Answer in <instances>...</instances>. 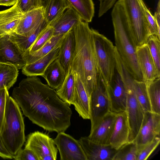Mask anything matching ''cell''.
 I'll list each match as a JSON object with an SVG mask.
<instances>
[{"label":"cell","instance_id":"20","mask_svg":"<svg viewBox=\"0 0 160 160\" xmlns=\"http://www.w3.org/2000/svg\"><path fill=\"white\" fill-rule=\"evenodd\" d=\"M78 14L71 7L49 24L53 29V36L64 34L81 20Z\"/></svg>","mask_w":160,"mask_h":160},{"label":"cell","instance_id":"25","mask_svg":"<svg viewBox=\"0 0 160 160\" xmlns=\"http://www.w3.org/2000/svg\"><path fill=\"white\" fill-rule=\"evenodd\" d=\"M49 25L44 18L27 36L15 32L9 33L8 35L10 39L17 44L24 53L29 49L41 32Z\"/></svg>","mask_w":160,"mask_h":160},{"label":"cell","instance_id":"40","mask_svg":"<svg viewBox=\"0 0 160 160\" xmlns=\"http://www.w3.org/2000/svg\"><path fill=\"white\" fill-rule=\"evenodd\" d=\"M14 159L16 160H38L31 150L26 148L21 149Z\"/></svg>","mask_w":160,"mask_h":160},{"label":"cell","instance_id":"8","mask_svg":"<svg viewBox=\"0 0 160 160\" xmlns=\"http://www.w3.org/2000/svg\"><path fill=\"white\" fill-rule=\"evenodd\" d=\"M89 99L92 129L110 111L107 85L100 73L97 86L90 95Z\"/></svg>","mask_w":160,"mask_h":160},{"label":"cell","instance_id":"41","mask_svg":"<svg viewBox=\"0 0 160 160\" xmlns=\"http://www.w3.org/2000/svg\"><path fill=\"white\" fill-rule=\"evenodd\" d=\"M117 0H99L100 4L98 17H101L111 8Z\"/></svg>","mask_w":160,"mask_h":160},{"label":"cell","instance_id":"33","mask_svg":"<svg viewBox=\"0 0 160 160\" xmlns=\"http://www.w3.org/2000/svg\"><path fill=\"white\" fill-rule=\"evenodd\" d=\"M135 95L144 112L151 111L146 83L143 81L134 79Z\"/></svg>","mask_w":160,"mask_h":160},{"label":"cell","instance_id":"7","mask_svg":"<svg viewBox=\"0 0 160 160\" xmlns=\"http://www.w3.org/2000/svg\"><path fill=\"white\" fill-rule=\"evenodd\" d=\"M123 6L130 29V37L137 47L147 43L150 35L143 0H120Z\"/></svg>","mask_w":160,"mask_h":160},{"label":"cell","instance_id":"10","mask_svg":"<svg viewBox=\"0 0 160 160\" xmlns=\"http://www.w3.org/2000/svg\"><path fill=\"white\" fill-rule=\"evenodd\" d=\"M53 140L59 150L61 160H87L78 140L70 135L59 132Z\"/></svg>","mask_w":160,"mask_h":160},{"label":"cell","instance_id":"15","mask_svg":"<svg viewBox=\"0 0 160 160\" xmlns=\"http://www.w3.org/2000/svg\"><path fill=\"white\" fill-rule=\"evenodd\" d=\"M116 114V113L109 112L94 127L91 129L88 138L99 144L110 145V139L114 126Z\"/></svg>","mask_w":160,"mask_h":160},{"label":"cell","instance_id":"5","mask_svg":"<svg viewBox=\"0 0 160 160\" xmlns=\"http://www.w3.org/2000/svg\"><path fill=\"white\" fill-rule=\"evenodd\" d=\"M116 69L120 74L126 89V112L130 129L128 142H133L139 130L145 112L135 95L134 79L119 57L116 59Z\"/></svg>","mask_w":160,"mask_h":160},{"label":"cell","instance_id":"3","mask_svg":"<svg viewBox=\"0 0 160 160\" xmlns=\"http://www.w3.org/2000/svg\"><path fill=\"white\" fill-rule=\"evenodd\" d=\"M116 48L130 75L136 80L143 81L138 64L136 48L130 36V29L122 3L118 0L111 13Z\"/></svg>","mask_w":160,"mask_h":160},{"label":"cell","instance_id":"42","mask_svg":"<svg viewBox=\"0 0 160 160\" xmlns=\"http://www.w3.org/2000/svg\"><path fill=\"white\" fill-rule=\"evenodd\" d=\"M0 157L4 159H12L13 158L5 147L0 136Z\"/></svg>","mask_w":160,"mask_h":160},{"label":"cell","instance_id":"14","mask_svg":"<svg viewBox=\"0 0 160 160\" xmlns=\"http://www.w3.org/2000/svg\"><path fill=\"white\" fill-rule=\"evenodd\" d=\"M78 140L87 160H112L117 150L110 145H102L93 142L88 137H81Z\"/></svg>","mask_w":160,"mask_h":160},{"label":"cell","instance_id":"11","mask_svg":"<svg viewBox=\"0 0 160 160\" xmlns=\"http://www.w3.org/2000/svg\"><path fill=\"white\" fill-rule=\"evenodd\" d=\"M106 85L110 111L117 113L126 111V89L121 77L116 69L112 79Z\"/></svg>","mask_w":160,"mask_h":160},{"label":"cell","instance_id":"28","mask_svg":"<svg viewBox=\"0 0 160 160\" xmlns=\"http://www.w3.org/2000/svg\"><path fill=\"white\" fill-rule=\"evenodd\" d=\"M75 88L74 75L70 70L66 74L63 83L56 92L60 98L70 106L73 100Z\"/></svg>","mask_w":160,"mask_h":160},{"label":"cell","instance_id":"19","mask_svg":"<svg viewBox=\"0 0 160 160\" xmlns=\"http://www.w3.org/2000/svg\"><path fill=\"white\" fill-rule=\"evenodd\" d=\"M17 3L8 9L0 11V34L14 32L24 16Z\"/></svg>","mask_w":160,"mask_h":160},{"label":"cell","instance_id":"39","mask_svg":"<svg viewBox=\"0 0 160 160\" xmlns=\"http://www.w3.org/2000/svg\"><path fill=\"white\" fill-rule=\"evenodd\" d=\"M9 97L8 90L7 88L0 89V134L2 128L7 102Z\"/></svg>","mask_w":160,"mask_h":160},{"label":"cell","instance_id":"30","mask_svg":"<svg viewBox=\"0 0 160 160\" xmlns=\"http://www.w3.org/2000/svg\"><path fill=\"white\" fill-rule=\"evenodd\" d=\"M14 65L0 63V89L8 90L17 81L18 70Z\"/></svg>","mask_w":160,"mask_h":160},{"label":"cell","instance_id":"37","mask_svg":"<svg viewBox=\"0 0 160 160\" xmlns=\"http://www.w3.org/2000/svg\"><path fill=\"white\" fill-rule=\"evenodd\" d=\"M143 7L150 35H156L160 38V27L158 25L155 18L144 3Z\"/></svg>","mask_w":160,"mask_h":160},{"label":"cell","instance_id":"29","mask_svg":"<svg viewBox=\"0 0 160 160\" xmlns=\"http://www.w3.org/2000/svg\"><path fill=\"white\" fill-rule=\"evenodd\" d=\"M70 7L66 0H48L44 8V18L49 24Z\"/></svg>","mask_w":160,"mask_h":160},{"label":"cell","instance_id":"23","mask_svg":"<svg viewBox=\"0 0 160 160\" xmlns=\"http://www.w3.org/2000/svg\"><path fill=\"white\" fill-rule=\"evenodd\" d=\"M59 52L58 47L34 62L26 64L22 68V73L29 77L42 76L49 65L58 58Z\"/></svg>","mask_w":160,"mask_h":160},{"label":"cell","instance_id":"18","mask_svg":"<svg viewBox=\"0 0 160 160\" xmlns=\"http://www.w3.org/2000/svg\"><path fill=\"white\" fill-rule=\"evenodd\" d=\"M72 72L74 76L75 88L72 104L80 116L84 119H90L89 96L78 75Z\"/></svg>","mask_w":160,"mask_h":160},{"label":"cell","instance_id":"22","mask_svg":"<svg viewBox=\"0 0 160 160\" xmlns=\"http://www.w3.org/2000/svg\"><path fill=\"white\" fill-rule=\"evenodd\" d=\"M24 13L14 32L27 36L44 19V8L42 7Z\"/></svg>","mask_w":160,"mask_h":160},{"label":"cell","instance_id":"36","mask_svg":"<svg viewBox=\"0 0 160 160\" xmlns=\"http://www.w3.org/2000/svg\"><path fill=\"white\" fill-rule=\"evenodd\" d=\"M160 142V136L156 137L151 142L142 146H138L137 160H147L158 146Z\"/></svg>","mask_w":160,"mask_h":160},{"label":"cell","instance_id":"45","mask_svg":"<svg viewBox=\"0 0 160 160\" xmlns=\"http://www.w3.org/2000/svg\"><path fill=\"white\" fill-rule=\"evenodd\" d=\"M43 7L44 8L45 7L48 0H42Z\"/></svg>","mask_w":160,"mask_h":160},{"label":"cell","instance_id":"31","mask_svg":"<svg viewBox=\"0 0 160 160\" xmlns=\"http://www.w3.org/2000/svg\"><path fill=\"white\" fill-rule=\"evenodd\" d=\"M145 83L151 112L160 114V78Z\"/></svg>","mask_w":160,"mask_h":160},{"label":"cell","instance_id":"32","mask_svg":"<svg viewBox=\"0 0 160 160\" xmlns=\"http://www.w3.org/2000/svg\"><path fill=\"white\" fill-rule=\"evenodd\" d=\"M138 148L133 142H128L118 149L112 160H137Z\"/></svg>","mask_w":160,"mask_h":160},{"label":"cell","instance_id":"35","mask_svg":"<svg viewBox=\"0 0 160 160\" xmlns=\"http://www.w3.org/2000/svg\"><path fill=\"white\" fill-rule=\"evenodd\" d=\"M53 36V29L49 25L41 32L29 49L25 52L31 54L38 51L47 43Z\"/></svg>","mask_w":160,"mask_h":160},{"label":"cell","instance_id":"9","mask_svg":"<svg viewBox=\"0 0 160 160\" xmlns=\"http://www.w3.org/2000/svg\"><path fill=\"white\" fill-rule=\"evenodd\" d=\"M25 148L31 150L38 160H56L58 149L48 134L37 131L30 133Z\"/></svg>","mask_w":160,"mask_h":160},{"label":"cell","instance_id":"13","mask_svg":"<svg viewBox=\"0 0 160 160\" xmlns=\"http://www.w3.org/2000/svg\"><path fill=\"white\" fill-rule=\"evenodd\" d=\"M0 63L12 65L18 69H22L27 64L23 52L8 34L0 38Z\"/></svg>","mask_w":160,"mask_h":160},{"label":"cell","instance_id":"46","mask_svg":"<svg viewBox=\"0 0 160 160\" xmlns=\"http://www.w3.org/2000/svg\"><path fill=\"white\" fill-rule=\"evenodd\" d=\"M3 35L0 34V38Z\"/></svg>","mask_w":160,"mask_h":160},{"label":"cell","instance_id":"34","mask_svg":"<svg viewBox=\"0 0 160 160\" xmlns=\"http://www.w3.org/2000/svg\"><path fill=\"white\" fill-rule=\"evenodd\" d=\"M146 43L157 72L160 75V38L156 35H150Z\"/></svg>","mask_w":160,"mask_h":160},{"label":"cell","instance_id":"24","mask_svg":"<svg viewBox=\"0 0 160 160\" xmlns=\"http://www.w3.org/2000/svg\"><path fill=\"white\" fill-rule=\"evenodd\" d=\"M66 75L64 68L57 58L49 65L42 77L50 87L57 89L62 84Z\"/></svg>","mask_w":160,"mask_h":160},{"label":"cell","instance_id":"26","mask_svg":"<svg viewBox=\"0 0 160 160\" xmlns=\"http://www.w3.org/2000/svg\"><path fill=\"white\" fill-rule=\"evenodd\" d=\"M65 34L53 36L43 46L33 53L30 54L24 52L23 55L27 64L34 62L46 55L54 49L59 47Z\"/></svg>","mask_w":160,"mask_h":160},{"label":"cell","instance_id":"38","mask_svg":"<svg viewBox=\"0 0 160 160\" xmlns=\"http://www.w3.org/2000/svg\"><path fill=\"white\" fill-rule=\"evenodd\" d=\"M17 3L23 13L43 7L42 0H18Z\"/></svg>","mask_w":160,"mask_h":160},{"label":"cell","instance_id":"4","mask_svg":"<svg viewBox=\"0 0 160 160\" xmlns=\"http://www.w3.org/2000/svg\"><path fill=\"white\" fill-rule=\"evenodd\" d=\"M0 136L13 158L22 149L25 141V125L20 107L9 97L7 102L4 118Z\"/></svg>","mask_w":160,"mask_h":160},{"label":"cell","instance_id":"27","mask_svg":"<svg viewBox=\"0 0 160 160\" xmlns=\"http://www.w3.org/2000/svg\"><path fill=\"white\" fill-rule=\"evenodd\" d=\"M70 7L78 14L82 20L91 22L94 14V5L92 0H66Z\"/></svg>","mask_w":160,"mask_h":160},{"label":"cell","instance_id":"21","mask_svg":"<svg viewBox=\"0 0 160 160\" xmlns=\"http://www.w3.org/2000/svg\"><path fill=\"white\" fill-rule=\"evenodd\" d=\"M75 46V38L72 28L64 34L59 47L58 58L64 68L66 74L70 70Z\"/></svg>","mask_w":160,"mask_h":160},{"label":"cell","instance_id":"16","mask_svg":"<svg viewBox=\"0 0 160 160\" xmlns=\"http://www.w3.org/2000/svg\"><path fill=\"white\" fill-rule=\"evenodd\" d=\"M136 51L143 81L148 83L160 78L147 44L137 47Z\"/></svg>","mask_w":160,"mask_h":160},{"label":"cell","instance_id":"17","mask_svg":"<svg viewBox=\"0 0 160 160\" xmlns=\"http://www.w3.org/2000/svg\"><path fill=\"white\" fill-rule=\"evenodd\" d=\"M129 127L126 111L116 113L114 126L109 144L117 150L128 142Z\"/></svg>","mask_w":160,"mask_h":160},{"label":"cell","instance_id":"6","mask_svg":"<svg viewBox=\"0 0 160 160\" xmlns=\"http://www.w3.org/2000/svg\"><path fill=\"white\" fill-rule=\"evenodd\" d=\"M91 30L98 71L107 85L112 79L116 69V48L105 36L95 30Z\"/></svg>","mask_w":160,"mask_h":160},{"label":"cell","instance_id":"2","mask_svg":"<svg viewBox=\"0 0 160 160\" xmlns=\"http://www.w3.org/2000/svg\"><path fill=\"white\" fill-rule=\"evenodd\" d=\"M76 46L70 70L77 74L89 97L96 88L99 73L98 69L92 35L88 23L82 20L73 27Z\"/></svg>","mask_w":160,"mask_h":160},{"label":"cell","instance_id":"1","mask_svg":"<svg viewBox=\"0 0 160 160\" xmlns=\"http://www.w3.org/2000/svg\"><path fill=\"white\" fill-rule=\"evenodd\" d=\"M12 96L23 114L47 131L64 132L71 125L70 106L37 76L22 80L14 88Z\"/></svg>","mask_w":160,"mask_h":160},{"label":"cell","instance_id":"44","mask_svg":"<svg viewBox=\"0 0 160 160\" xmlns=\"http://www.w3.org/2000/svg\"><path fill=\"white\" fill-rule=\"evenodd\" d=\"M18 0H0V6H10L17 3Z\"/></svg>","mask_w":160,"mask_h":160},{"label":"cell","instance_id":"43","mask_svg":"<svg viewBox=\"0 0 160 160\" xmlns=\"http://www.w3.org/2000/svg\"><path fill=\"white\" fill-rule=\"evenodd\" d=\"M160 0H159L158 4L156 11L154 13V17L155 18L158 25L160 27Z\"/></svg>","mask_w":160,"mask_h":160},{"label":"cell","instance_id":"12","mask_svg":"<svg viewBox=\"0 0 160 160\" xmlns=\"http://www.w3.org/2000/svg\"><path fill=\"white\" fill-rule=\"evenodd\" d=\"M160 114L145 112L139 130L133 141L138 146L144 145L160 136Z\"/></svg>","mask_w":160,"mask_h":160}]
</instances>
